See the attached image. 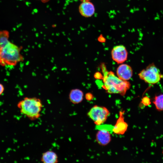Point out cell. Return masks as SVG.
<instances>
[{
  "instance_id": "ba28073f",
  "label": "cell",
  "mask_w": 163,
  "mask_h": 163,
  "mask_svg": "<svg viewBox=\"0 0 163 163\" xmlns=\"http://www.w3.org/2000/svg\"><path fill=\"white\" fill-rule=\"evenodd\" d=\"M124 111H120L119 117L116 123L113 127L112 131L115 134L118 135L123 134L126 131L128 125L125 121L123 116Z\"/></svg>"
},
{
  "instance_id": "2e32d148",
  "label": "cell",
  "mask_w": 163,
  "mask_h": 163,
  "mask_svg": "<svg viewBox=\"0 0 163 163\" xmlns=\"http://www.w3.org/2000/svg\"><path fill=\"white\" fill-rule=\"evenodd\" d=\"M5 89L3 85L0 83V96L3 93Z\"/></svg>"
},
{
  "instance_id": "9c48e42d",
  "label": "cell",
  "mask_w": 163,
  "mask_h": 163,
  "mask_svg": "<svg viewBox=\"0 0 163 163\" xmlns=\"http://www.w3.org/2000/svg\"><path fill=\"white\" fill-rule=\"evenodd\" d=\"M78 10L82 16L88 18L92 16L94 13L95 8L93 4L90 1L82 2L79 6Z\"/></svg>"
},
{
  "instance_id": "5b68a950",
  "label": "cell",
  "mask_w": 163,
  "mask_h": 163,
  "mask_svg": "<svg viewBox=\"0 0 163 163\" xmlns=\"http://www.w3.org/2000/svg\"><path fill=\"white\" fill-rule=\"evenodd\" d=\"M110 114V112L106 107L97 105L93 106L87 114L97 126L101 125L104 123Z\"/></svg>"
},
{
  "instance_id": "e0dca14e",
  "label": "cell",
  "mask_w": 163,
  "mask_h": 163,
  "mask_svg": "<svg viewBox=\"0 0 163 163\" xmlns=\"http://www.w3.org/2000/svg\"><path fill=\"white\" fill-rule=\"evenodd\" d=\"M41 1H42V2H47L48 1H49L50 0H39Z\"/></svg>"
},
{
  "instance_id": "52a82bcc",
  "label": "cell",
  "mask_w": 163,
  "mask_h": 163,
  "mask_svg": "<svg viewBox=\"0 0 163 163\" xmlns=\"http://www.w3.org/2000/svg\"><path fill=\"white\" fill-rule=\"evenodd\" d=\"M116 74L117 76L121 79L127 81L132 77L133 70L129 65L126 64H122L117 68Z\"/></svg>"
},
{
  "instance_id": "4fadbf2b",
  "label": "cell",
  "mask_w": 163,
  "mask_h": 163,
  "mask_svg": "<svg viewBox=\"0 0 163 163\" xmlns=\"http://www.w3.org/2000/svg\"><path fill=\"white\" fill-rule=\"evenodd\" d=\"M153 103L158 111H163V94L155 96Z\"/></svg>"
},
{
  "instance_id": "9a60e30c",
  "label": "cell",
  "mask_w": 163,
  "mask_h": 163,
  "mask_svg": "<svg viewBox=\"0 0 163 163\" xmlns=\"http://www.w3.org/2000/svg\"><path fill=\"white\" fill-rule=\"evenodd\" d=\"M151 104L150 99L147 96H145L142 98L139 106L142 108L143 107L148 106Z\"/></svg>"
},
{
  "instance_id": "3957f363",
  "label": "cell",
  "mask_w": 163,
  "mask_h": 163,
  "mask_svg": "<svg viewBox=\"0 0 163 163\" xmlns=\"http://www.w3.org/2000/svg\"><path fill=\"white\" fill-rule=\"evenodd\" d=\"M17 106L21 114L33 121L40 117L43 105L38 98L26 97L18 102Z\"/></svg>"
},
{
  "instance_id": "6da1fadb",
  "label": "cell",
  "mask_w": 163,
  "mask_h": 163,
  "mask_svg": "<svg viewBox=\"0 0 163 163\" xmlns=\"http://www.w3.org/2000/svg\"><path fill=\"white\" fill-rule=\"evenodd\" d=\"M101 66L103 74V87L105 90L110 94L124 95L130 88L129 82L121 79L113 72L107 70L103 64Z\"/></svg>"
},
{
  "instance_id": "8fae6325",
  "label": "cell",
  "mask_w": 163,
  "mask_h": 163,
  "mask_svg": "<svg viewBox=\"0 0 163 163\" xmlns=\"http://www.w3.org/2000/svg\"><path fill=\"white\" fill-rule=\"evenodd\" d=\"M40 160L43 163H56L59 162L57 154L52 150H48L43 152Z\"/></svg>"
},
{
  "instance_id": "7a4b0ae2",
  "label": "cell",
  "mask_w": 163,
  "mask_h": 163,
  "mask_svg": "<svg viewBox=\"0 0 163 163\" xmlns=\"http://www.w3.org/2000/svg\"><path fill=\"white\" fill-rule=\"evenodd\" d=\"M22 47L9 41L0 45V65L14 66L23 61L24 58L21 53Z\"/></svg>"
},
{
  "instance_id": "30bf717a",
  "label": "cell",
  "mask_w": 163,
  "mask_h": 163,
  "mask_svg": "<svg viewBox=\"0 0 163 163\" xmlns=\"http://www.w3.org/2000/svg\"><path fill=\"white\" fill-rule=\"evenodd\" d=\"M96 139L99 144L102 146H105L111 141V135L108 129H100L96 133Z\"/></svg>"
},
{
  "instance_id": "277c9868",
  "label": "cell",
  "mask_w": 163,
  "mask_h": 163,
  "mask_svg": "<svg viewBox=\"0 0 163 163\" xmlns=\"http://www.w3.org/2000/svg\"><path fill=\"white\" fill-rule=\"evenodd\" d=\"M139 78L150 84L158 83L163 78V75L153 63L149 65L138 74Z\"/></svg>"
},
{
  "instance_id": "5bb4252c",
  "label": "cell",
  "mask_w": 163,
  "mask_h": 163,
  "mask_svg": "<svg viewBox=\"0 0 163 163\" xmlns=\"http://www.w3.org/2000/svg\"><path fill=\"white\" fill-rule=\"evenodd\" d=\"M9 32L6 30H0V45L5 43L9 40Z\"/></svg>"
},
{
  "instance_id": "8992f818",
  "label": "cell",
  "mask_w": 163,
  "mask_h": 163,
  "mask_svg": "<svg viewBox=\"0 0 163 163\" xmlns=\"http://www.w3.org/2000/svg\"><path fill=\"white\" fill-rule=\"evenodd\" d=\"M111 55L113 60L118 64H122L127 59L128 52L124 46H115L112 50Z\"/></svg>"
},
{
  "instance_id": "7c38bea8",
  "label": "cell",
  "mask_w": 163,
  "mask_h": 163,
  "mask_svg": "<svg viewBox=\"0 0 163 163\" xmlns=\"http://www.w3.org/2000/svg\"><path fill=\"white\" fill-rule=\"evenodd\" d=\"M83 96V92L82 90L78 88H75L70 91L69 98L71 102L74 104H77L82 102Z\"/></svg>"
},
{
  "instance_id": "ac0fdd59",
  "label": "cell",
  "mask_w": 163,
  "mask_h": 163,
  "mask_svg": "<svg viewBox=\"0 0 163 163\" xmlns=\"http://www.w3.org/2000/svg\"><path fill=\"white\" fill-rule=\"evenodd\" d=\"M82 2H84V1H90L91 0H80Z\"/></svg>"
}]
</instances>
